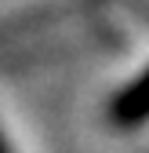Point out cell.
I'll use <instances>...</instances> for the list:
<instances>
[{
    "mask_svg": "<svg viewBox=\"0 0 149 153\" xmlns=\"http://www.w3.org/2000/svg\"><path fill=\"white\" fill-rule=\"evenodd\" d=\"M0 153H11V149H7V142H4V139H0Z\"/></svg>",
    "mask_w": 149,
    "mask_h": 153,
    "instance_id": "2",
    "label": "cell"
},
{
    "mask_svg": "<svg viewBox=\"0 0 149 153\" xmlns=\"http://www.w3.org/2000/svg\"><path fill=\"white\" fill-rule=\"evenodd\" d=\"M113 120L117 124H142V120H149V69L117 95Z\"/></svg>",
    "mask_w": 149,
    "mask_h": 153,
    "instance_id": "1",
    "label": "cell"
}]
</instances>
